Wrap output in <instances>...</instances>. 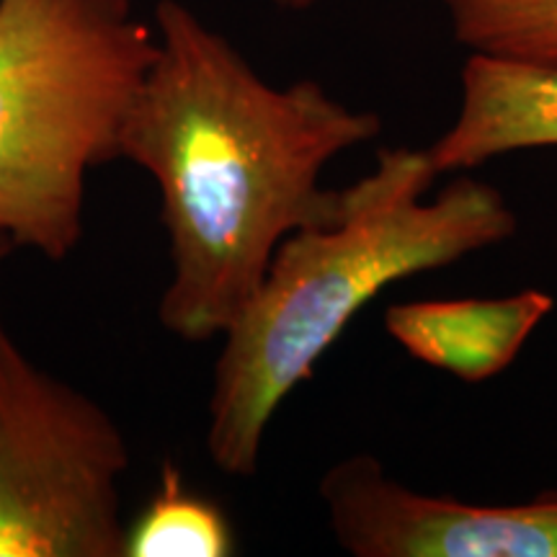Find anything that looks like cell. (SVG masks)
<instances>
[{"label": "cell", "mask_w": 557, "mask_h": 557, "mask_svg": "<svg viewBox=\"0 0 557 557\" xmlns=\"http://www.w3.org/2000/svg\"><path fill=\"white\" fill-rule=\"evenodd\" d=\"M555 310V297L521 289L508 297L416 299L389 305L385 331L408 357L480 385L517 361L537 325Z\"/></svg>", "instance_id": "cell-6"}, {"label": "cell", "mask_w": 557, "mask_h": 557, "mask_svg": "<svg viewBox=\"0 0 557 557\" xmlns=\"http://www.w3.org/2000/svg\"><path fill=\"white\" fill-rule=\"evenodd\" d=\"M13 248V243L5 238V235H0V261L5 259V256H9V250Z\"/></svg>", "instance_id": "cell-11"}, {"label": "cell", "mask_w": 557, "mask_h": 557, "mask_svg": "<svg viewBox=\"0 0 557 557\" xmlns=\"http://www.w3.org/2000/svg\"><path fill=\"white\" fill-rule=\"evenodd\" d=\"M429 150L385 148L341 189L336 214L282 240L214 367L207 451L253 475L269 423L357 312L389 284L451 267L513 238L519 218L485 181L459 176L429 199Z\"/></svg>", "instance_id": "cell-2"}, {"label": "cell", "mask_w": 557, "mask_h": 557, "mask_svg": "<svg viewBox=\"0 0 557 557\" xmlns=\"http://www.w3.org/2000/svg\"><path fill=\"white\" fill-rule=\"evenodd\" d=\"M271 3L282 5V9H292V11H302V9H310V5H315L318 0H271Z\"/></svg>", "instance_id": "cell-10"}, {"label": "cell", "mask_w": 557, "mask_h": 557, "mask_svg": "<svg viewBox=\"0 0 557 557\" xmlns=\"http://www.w3.org/2000/svg\"><path fill=\"white\" fill-rule=\"evenodd\" d=\"M534 148H557V67L470 52L455 122L426 148L438 176Z\"/></svg>", "instance_id": "cell-7"}, {"label": "cell", "mask_w": 557, "mask_h": 557, "mask_svg": "<svg viewBox=\"0 0 557 557\" xmlns=\"http://www.w3.org/2000/svg\"><path fill=\"white\" fill-rule=\"evenodd\" d=\"M320 498L354 557H557V496L504 506L429 496L354 455L325 472Z\"/></svg>", "instance_id": "cell-5"}, {"label": "cell", "mask_w": 557, "mask_h": 557, "mask_svg": "<svg viewBox=\"0 0 557 557\" xmlns=\"http://www.w3.org/2000/svg\"><path fill=\"white\" fill-rule=\"evenodd\" d=\"M158 52L120 132V158L158 184L173 278L160 323L199 344L225 336L284 238L336 214L320 186L341 152L382 132L374 111L320 86H271L178 0L156 5Z\"/></svg>", "instance_id": "cell-1"}, {"label": "cell", "mask_w": 557, "mask_h": 557, "mask_svg": "<svg viewBox=\"0 0 557 557\" xmlns=\"http://www.w3.org/2000/svg\"><path fill=\"white\" fill-rule=\"evenodd\" d=\"M116 421L34 364L0 315V557H124Z\"/></svg>", "instance_id": "cell-4"}, {"label": "cell", "mask_w": 557, "mask_h": 557, "mask_svg": "<svg viewBox=\"0 0 557 557\" xmlns=\"http://www.w3.org/2000/svg\"><path fill=\"white\" fill-rule=\"evenodd\" d=\"M451 34L487 58L557 67V0H442Z\"/></svg>", "instance_id": "cell-9"}, {"label": "cell", "mask_w": 557, "mask_h": 557, "mask_svg": "<svg viewBox=\"0 0 557 557\" xmlns=\"http://www.w3.org/2000/svg\"><path fill=\"white\" fill-rule=\"evenodd\" d=\"M158 37L129 0H0V235L62 261Z\"/></svg>", "instance_id": "cell-3"}, {"label": "cell", "mask_w": 557, "mask_h": 557, "mask_svg": "<svg viewBox=\"0 0 557 557\" xmlns=\"http://www.w3.org/2000/svg\"><path fill=\"white\" fill-rule=\"evenodd\" d=\"M235 553L225 511L184 485L173 462L160 470V485L145 511L127 527L124 557H227Z\"/></svg>", "instance_id": "cell-8"}]
</instances>
